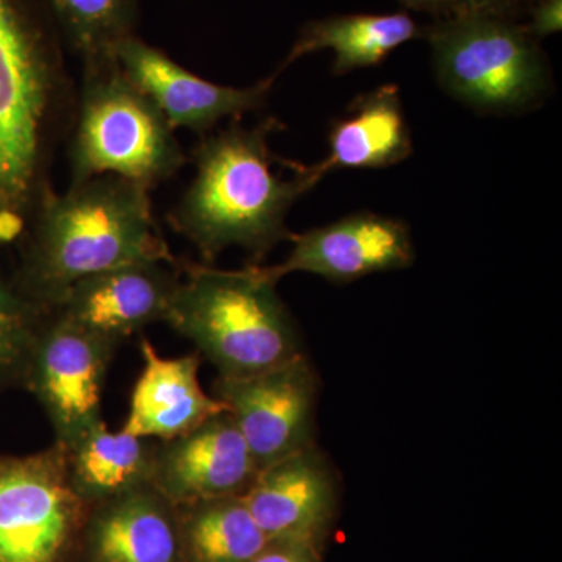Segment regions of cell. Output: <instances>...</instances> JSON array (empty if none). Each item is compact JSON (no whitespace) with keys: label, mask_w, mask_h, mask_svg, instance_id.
<instances>
[{"label":"cell","mask_w":562,"mask_h":562,"mask_svg":"<svg viewBox=\"0 0 562 562\" xmlns=\"http://www.w3.org/2000/svg\"><path fill=\"white\" fill-rule=\"evenodd\" d=\"M281 122L266 117L255 127L232 121L195 146V176L176 203L169 222L206 262L228 247L249 251L260 265L273 247L291 239L286 216L325 176L319 165L301 166L292 179L273 171L280 162L269 139Z\"/></svg>","instance_id":"1"},{"label":"cell","mask_w":562,"mask_h":562,"mask_svg":"<svg viewBox=\"0 0 562 562\" xmlns=\"http://www.w3.org/2000/svg\"><path fill=\"white\" fill-rule=\"evenodd\" d=\"M60 33L41 0H0V246L29 231L66 98Z\"/></svg>","instance_id":"2"},{"label":"cell","mask_w":562,"mask_h":562,"mask_svg":"<svg viewBox=\"0 0 562 562\" xmlns=\"http://www.w3.org/2000/svg\"><path fill=\"white\" fill-rule=\"evenodd\" d=\"M143 261H176L155 222L150 191L121 177H94L44 195L16 284L47 310L77 281Z\"/></svg>","instance_id":"3"},{"label":"cell","mask_w":562,"mask_h":562,"mask_svg":"<svg viewBox=\"0 0 562 562\" xmlns=\"http://www.w3.org/2000/svg\"><path fill=\"white\" fill-rule=\"evenodd\" d=\"M277 283L261 265L241 271L184 265L165 322L192 342L217 376L268 371L306 353Z\"/></svg>","instance_id":"4"},{"label":"cell","mask_w":562,"mask_h":562,"mask_svg":"<svg viewBox=\"0 0 562 562\" xmlns=\"http://www.w3.org/2000/svg\"><path fill=\"white\" fill-rule=\"evenodd\" d=\"M69 155L72 183L114 176L149 191L187 162L176 131L117 60L83 68Z\"/></svg>","instance_id":"5"},{"label":"cell","mask_w":562,"mask_h":562,"mask_svg":"<svg viewBox=\"0 0 562 562\" xmlns=\"http://www.w3.org/2000/svg\"><path fill=\"white\" fill-rule=\"evenodd\" d=\"M424 36L442 90L479 113L530 111L552 87L539 40L513 18L461 11L436 20Z\"/></svg>","instance_id":"6"},{"label":"cell","mask_w":562,"mask_h":562,"mask_svg":"<svg viewBox=\"0 0 562 562\" xmlns=\"http://www.w3.org/2000/svg\"><path fill=\"white\" fill-rule=\"evenodd\" d=\"M92 506L74 490L66 447L0 457V562H70Z\"/></svg>","instance_id":"7"},{"label":"cell","mask_w":562,"mask_h":562,"mask_svg":"<svg viewBox=\"0 0 562 562\" xmlns=\"http://www.w3.org/2000/svg\"><path fill=\"white\" fill-rule=\"evenodd\" d=\"M321 376L308 355L246 376H217L213 395L227 406L258 468L316 446Z\"/></svg>","instance_id":"8"},{"label":"cell","mask_w":562,"mask_h":562,"mask_svg":"<svg viewBox=\"0 0 562 562\" xmlns=\"http://www.w3.org/2000/svg\"><path fill=\"white\" fill-rule=\"evenodd\" d=\"M116 349L47 312L22 384L49 417L55 442L70 446L103 420V382Z\"/></svg>","instance_id":"9"},{"label":"cell","mask_w":562,"mask_h":562,"mask_svg":"<svg viewBox=\"0 0 562 562\" xmlns=\"http://www.w3.org/2000/svg\"><path fill=\"white\" fill-rule=\"evenodd\" d=\"M243 501L268 541L322 554L338 514V473L316 443L260 469Z\"/></svg>","instance_id":"10"},{"label":"cell","mask_w":562,"mask_h":562,"mask_svg":"<svg viewBox=\"0 0 562 562\" xmlns=\"http://www.w3.org/2000/svg\"><path fill=\"white\" fill-rule=\"evenodd\" d=\"M290 241L292 249L286 260L262 266L272 280L306 272L346 284L373 273L412 268L416 260L408 224L371 211L292 235Z\"/></svg>","instance_id":"11"},{"label":"cell","mask_w":562,"mask_h":562,"mask_svg":"<svg viewBox=\"0 0 562 562\" xmlns=\"http://www.w3.org/2000/svg\"><path fill=\"white\" fill-rule=\"evenodd\" d=\"M121 69L161 111L173 131L205 135L225 120L239 121L265 106L279 72L247 88L213 83L133 35L116 49Z\"/></svg>","instance_id":"12"},{"label":"cell","mask_w":562,"mask_h":562,"mask_svg":"<svg viewBox=\"0 0 562 562\" xmlns=\"http://www.w3.org/2000/svg\"><path fill=\"white\" fill-rule=\"evenodd\" d=\"M177 262L143 261L77 281L47 312L116 344L165 322L179 284Z\"/></svg>","instance_id":"13"},{"label":"cell","mask_w":562,"mask_h":562,"mask_svg":"<svg viewBox=\"0 0 562 562\" xmlns=\"http://www.w3.org/2000/svg\"><path fill=\"white\" fill-rule=\"evenodd\" d=\"M260 472L249 446L224 412L155 446L151 486L176 506L243 497Z\"/></svg>","instance_id":"14"},{"label":"cell","mask_w":562,"mask_h":562,"mask_svg":"<svg viewBox=\"0 0 562 562\" xmlns=\"http://www.w3.org/2000/svg\"><path fill=\"white\" fill-rule=\"evenodd\" d=\"M85 562H181L179 508L151 484L92 506Z\"/></svg>","instance_id":"15"},{"label":"cell","mask_w":562,"mask_h":562,"mask_svg":"<svg viewBox=\"0 0 562 562\" xmlns=\"http://www.w3.org/2000/svg\"><path fill=\"white\" fill-rule=\"evenodd\" d=\"M144 368L132 392L121 430L136 438L169 441L227 412L199 382L201 355L162 358L147 339L140 342Z\"/></svg>","instance_id":"16"},{"label":"cell","mask_w":562,"mask_h":562,"mask_svg":"<svg viewBox=\"0 0 562 562\" xmlns=\"http://www.w3.org/2000/svg\"><path fill=\"white\" fill-rule=\"evenodd\" d=\"M330 154L319 162L331 169H383L408 160L414 151L412 132L397 85H382L358 95L346 114L331 122Z\"/></svg>","instance_id":"17"},{"label":"cell","mask_w":562,"mask_h":562,"mask_svg":"<svg viewBox=\"0 0 562 562\" xmlns=\"http://www.w3.org/2000/svg\"><path fill=\"white\" fill-rule=\"evenodd\" d=\"M424 29L408 13L338 14L303 25L299 38L277 72L312 52H335L331 72L344 76L355 69L382 65L398 47L422 38Z\"/></svg>","instance_id":"18"},{"label":"cell","mask_w":562,"mask_h":562,"mask_svg":"<svg viewBox=\"0 0 562 562\" xmlns=\"http://www.w3.org/2000/svg\"><path fill=\"white\" fill-rule=\"evenodd\" d=\"M155 446L124 430L110 431L101 420L65 446L70 483L91 506L151 484Z\"/></svg>","instance_id":"19"},{"label":"cell","mask_w":562,"mask_h":562,"mask_svg":"<svg viewBox=\"0 0 562 562\" xmlns=\"http://www.w3.org/2000/svg\"><path fill=\"white\" fill-rule=\"evenodd\" d=\"M181 562H254L268 543L243 497L177 506Z\"/></svg>","instance_id":"20"},{"label":"cell","mask_w":562,"mask_h":562,"mask_svg":"<svg viewBox=\"0 0 562 562\" xmlns=\"http://www.w3.org/2000/svg\"><path fill=\"white\" fill-rule=\"evenodd\" d=\"M60 38L83 68L116 60L122 41L135 35L139 0H41Z\"/></svg>","instance_id":"21"},{"label":"cell","mask_w":562,"mask_h":562,"mask_svg":"<svg viewBox=\"0 0 562 562\" xmlns=\"http://www.w3.org/2000/svg\"><path fill=\"white\" fill-rule=\"evenodd\" d=\"M47 310L18 284L0 280V390L21 383Z\"/></svg>","instance_id":"22"},{"label":"cell","mask_w":562,"mask_h":562,"mask_svg":"<svg viewBox=\"0 0 562 562\" xmlns=\"http://www.w3.org/2000/svg\"><path fill=\"white\" fill-rule=\"evenodd\" d=\"M528 7L531 21L527 29L536 40L561 31L562 0H528Z\"/></svg>","instance_id":"23"},{"label":"cell","mask_w":562,"mask_h":562,"mask_svg":"<svg viewBox=\"0 0 562 562\" xmlns=\"http://www.w3.org/2000/svg\"><path fill=\"white\" fill-rule=\"evenodd\" d=\"M254 562H322V554L297 543L269 541Z\"/></svg>","instance_id":"24"},{"label":"cell","mask_w":562,"mask_h":562,"mask_svg":"<svg viewBox=\"0 0 562 562\" xmlns=\"http://www.w3.org/2000/svg\"><path fill=\"white\" fill-rule=\"evenodd\" d=\"M524 0H454V13L469 11L516 20Z\"/></svg>","instance_id":"25"},{"label":"cell","mask_w":562,"mask_h":562,"mask_svg":"<svg viewBox=\"0 0 562 562\" xmlns=\"http://www.w3.org/2000/svg\"><path fill=\"white\" fill-rule=\"evenodd\" d=\"M405 9L432 14L436 20L454 13V0H398Z\"/></svg>","instance_id":"26"}]
</instances>
